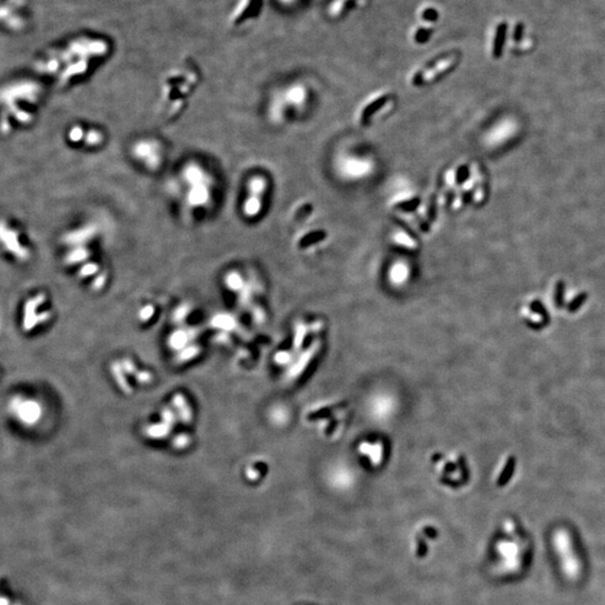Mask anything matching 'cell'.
<instances>
[{
	"label": "cell",
	"mask_w": 605,
	"mask_h": 605,
	"mask_svg": "<svg viewBox=\"0 0 605 605\" xmlns=\"http://www.w3.org/2000/svg\"><path fill=\"white\" fill-rule=\"evenodd\" d=\"M102 54L93 39L78 36L42 50L33 62V68L42 80L70 86L89 75Z\"/></svg>",
	"instance_id": "6da1fadb"
},
{
	"label": "cell",
	"mask_w": 605,
	"mask_h": 605,
	"mask_svg": "<svg viewBox=\"0 0 605 605\" xmlns=\"http://www.w3.org/2000/svg\"><path fill=\"white\" fill-rule=\"evenodd\" d=\"M45 98L38 76H19L0 85V134L10 137L37 121Z\"/></svg>",
	"instance_id": "7a4b0ae2"
},
{
	"label": "cell",
	"mask_w": 605,
	"mask_h": 605,
	"mask_svg": "<svg viewBox=\"0 0 605 605\" xmlns=\"http://www.w3.org/2000/svg\"><path fill=\"white\" fill-rule=\"evenodd\" d=\"M173 194L184 217L202 220L213 211L218 196L216 174L199 159H188L174 174Z\"/></svg>",
	"instance_id": "3957f363"
},
{
	"label": "cell",
	"mask_w": 605,
	"mask_h": 605,
	"mask_svg": "<svg viewBox=\"0 0 605 605\" xmlns=\"http://www.w3.org/2000/svg\"><path fill=\"white\" fill-rule=\"evenodd\" d=\"M101 228L93 221L82 222L67 229L60 238L63 262L70 267L79 266V275L90 277L99 270L94 260L100 247Z\"/></svg>",
	"instance_id": "277c9868"
},
{
	"label": "cell",
	"mask_w": 605,
	"mask_h": 605,
	"mask_svg": "<svg viewBox=\"0 0 605 605\" xmlns=\"http://www.w3.org/2000/svg\"><path fill=\"white\" fill-rule=\"evenodd\" d=\"M32 233L20 220L0 216V253L18 262H27L34 254Z\"/></svg>",
	"instance_id": "5b68a950"
},
{
	"label": "cell",
	"mask_w": 605,
	"mask_h": 605,
	"mask_svg": "<svg viewBox=\"0 0 605 605\" xmlns=\"http://www.w3.org/2000/svg\"><path fill=\"white\" fill-rule=\"evenodd\" d=\"M269 194V181L264 174L253 173L245 178L241 200L239 204L240 216L246 221H257L266 209Z\"/></svg>",
	"instance_id": "8992f818"
},
{
	"label": "cell",
	"mask_w": 605,
	"mask_h": 605,
	"mask_svg": "<svg viewBox=\"0 0 605 605\" xmlns=\"http://www.w3.org/2000/svg\"><path fill=\"white\" fill-rule=\"evenodd\" d=\"M129 156L133 162L149 174H156L164 168L166 163V147L158 138L139 137L131 143Z\"/></svg>",
	"instance_id": "52a82bcc"
},
{
	"label": "cell",
	"mask_w": 605,
	"mask_h": 605,
	"mask_svg": "<svg viewBox=\"0 0 605 605\" xmlns=\"http://www.w3.org/2000/svg\"><path fill=\"white\" fill-rule=\"evenodd\" d=\"M34 0H0V28L23 34L32 24Z\"/></svg>",
	"instance_id": "ba28073f"
},
{
	"label": "cell",
	"mask_w": 605,
	"mask_h": 605,
	"mask_svg": "<svg viewBox=\"0 0 605 605\" xmlns=\"http://www.w3.org/2000/svg\"><path fill=\"white\" fill-rule=\"evenodd\" d=\"M553 546L565 576L573 582L579 579L583 571V565L575 552L571 534L564 528L556 529L553 536Z\"/></svg>",
	"instance_id": "9c48e42d"
},
{
	"label": "cell",
	"mask_w": 605,
	"mask_h": 605,
	"mask_svg": "<svg viewBox=\"0 0 605 605\" xmlns=\"http://www.w3.org/2000/svg\"><path fill=\"white\" fill-rule=\"evenodd\" d=\"M64 140L70 148L87 151L103 147L107 137L104 131L96 126L74 122L64 131Z\"/></svg>",
	"instance_id": "30bf717a"
},
{
	"label": "cell",
	"mask_w": 605,
	"mask_h": 605,
	"mask_svg": "<svg viewBox=\"0 0 605 605\" xmlns=\"http://www.w3.org/2000/svg\"><path fill=\"white\" fill-rule=\"evenodd\" d=\"M455 64V57L451 56L447 58H444L442 61L436 62V64L432 65V68H428L427 71L421 70L418 72V74L416 73L414 76L413 83L415 85H420L424 84V83H429L434 81L438 78L439 75H442L443 73L447 72L450 68H452V67Z\"/></svg>",
	"instance_id": "8fae6325"
},
{
	"label": "cell",
	"mask_w": 605,
	"mask_h": 605,
	"mask_svg": "<svg viewBox=\"0 0 605 605\" xmlns=\"http://www.w3.org/2000/svg\"><path fill=\"white\" fill-rule=\"evenodd\" d=\"M501 554L504 559L508 560V566L512 571H517L521 567L523 555V544L522 542H504L500 547Z\"/></svg>",
	"instance_id": "7c38bea8"
},
{
	"label": "cell",
	"mask_w": 605,
	"mask_h": 605,
	"mask_svg": "<svg viewBox=\"0 0 605 605\" xmlns=\"http://www.w3.org/2000/svg\"><path fill=\"white\" fill-rule=\"evenodd\" d=\"M45 301H46L45 294L39 293L38 295H36L34 298H31V300L26 302V305H25V315H24V327L26 331L28 330V326H29V324L32 323L33 319L36 316L35 315L36 309H37L38 307H41L44 302H45Z\"/></svg>",
	"instance_id": "4fadbf2b"
},
{
	"label": "cell",
	"mask_w": 605,
	"mask_h": 605,
	"mask_svg": "<svg viewBox=\"0 0 605 605\" xmlns=\"http://www.w3.org/2000/svg\"><path fill=\"white\" fill-rule=\"evenodd\" d=\"M390 99V96H384L375 99L373 102H371L369 105H367L366 108L363 109L362 114H361V123L362 125H367L369 122V120L371 119V117H373L377 112L385 107L386 104L388 103V101Z\"/></svg>",
	"instance_id": "5bb4252c"
},
{
	"label": "cell",
	"mask_w": 605,
	"mask_h": 605,
	"mask_svg": "<svg viewBox=\"0 0 605 605\" xmlns=\"http://www.w3.org/2000/svg\"><path fill=\"white\" fill-rule=\"evenodd\" d=\"M325 236H326V233L324 231L311 232V233H308V235H306L304 238L301 240L300 247L307 248L309 246H313V245H315V243L320 242L322 240L325 239Z\"/></svg>",
	"instance_id": "9a60e30c"
},
{
	"label": "cell",
	"mask_w": 605,
	"mask_h": 605,
	"mask_svg": "<svg viewBox=\"0 0 605 605\" xmlns=\"http://www.w3.org/2000/svg\"><path fill=\"white\" fill-rule=\"evenodd\" d=\"M419 204H420V200H419L418 198H415V199L408 200V201L398 203L396 205V207L398 210L403 211V212H413V211L416 210L419 206Z\"/></svg>",
	"instance_id": "2e32d148"
},
{
	"label": "cell",
	"mask_w": 605,
	"mask_h": 605,
	"mask_svg": "<svg viewBox=\"0 0 605 605\" xmlns=\"http://www.w3.org/2000/svg\"><path fill=\"white\" fill-rule=\"evenodd\" d=\"M513 468H515V460H513V458H509L508 462H506L505 466H504V471H502L500 477H499V483L504 484L505 482H508L509 479H510V476L512 475Z\"/></svg>",
	"instance_id": "e0dca14e"
},
{
	"label": "cell",
	"mask_w": 605,
	"mask_h": 605,
	"mask_svg": "<svg viewBox=\"0 0 605 605\" xmlns=\"http://www.w3.org/2000/svg\"><path fill=\"white\" fill-rule=\"evenodd\" d=\"M470 176V168L468 165H462L458 167L456 175H455V183L457 185H461L464 183V182L468 180Z\"/></svg>",
	"instance_id": "ac0fdd59"
},
{
	"label": "cell",
	"mask_w": 605,
	"mask_h": 605,
	"mask_svg": "<svg viewBox=\"0 0 605 605\" xmlns=\"http://www.w3.org/2000/svg\"><path fill=\"white\" fill-rule=\"evenodd\" d=\"M586 298H588V294H585V293L579 294L578 296L575 297V300L571 302L570 305H568V311L570 312L577 311V309L582 306L583 302L586 301Z\"/></svg>",
	"instance_id": "d6986e66"
},
{
	"label": "cell",
	"mask_w": 605,
	"mask_h": 605,
	"mask_svg": "<svg viewBox=\"0 0 605 605\" xmlns=\"http://www.w3.org/2000/svg\"><path fill=\"white\" fill-rule=\"evenodd\" d=\"M564 289H565V285L564 282H558L557 283L556 286V293H555V302L556 305L562 306L563 305V297H564Z\"/></svg>",
	"instance_id": "ffe728a7"
},
{
	"label": "cell",
	"mask_w": 605,
	"mask_h": 605,
	"mask_svg": "<svg viewBox=\"0 0 605 605\" xmlns=\"http://www.w3.org/2000/svg\"><path fill=\"white\" fill-rule=\"evenodd\" d=\"M429 36H431V29L419 28L416 33V36H415V39H416V42L418 43H425V42H427Z\"/></svg>",
	"instance_id": "44dd1931"
},
{
	"label": "cell",
	"mask_w": 605,
	"mask_h": 605,
	"mask_svg": "<svg viewBox=\"0 0 605 605\" xmlns=\"http://www.w3.org/2000/svg\"><path fill=\"white\" fill-rule=\"evenodd\" d=\"M422 18H424V19H426V20H435L436 18H437L436 10L427 9L424 14H422Z\"/></svg>",
	"instance_id": "7402d4cb"
}]
</instances>
